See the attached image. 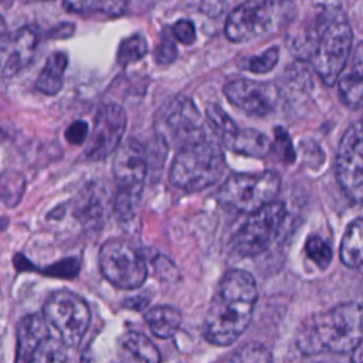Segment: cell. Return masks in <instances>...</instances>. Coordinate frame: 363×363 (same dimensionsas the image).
<instances>
[{"instance_id": "obj_1", "label": "cell", "mask_w": 363, "mask_h": 363, "mask_svg": "<svg viewBox=\"0 0 363 363\" xmlns=\"http://www.w3.org/2000/svg\"><path fill=\"white\" fill-rule=\"evenodd\" d=\"M257 298V282L250 272L228 271L208 305L203 329L204 337L216 346L233 345L248 328Z\"/></svg>"}, {"instance_id": "obj_2", "label": "cell", "mask_w": 363, "mask_h": 363, "mask_svg": "<svg viewBox=\"0 0 363 363\" xmlns=\"http://www.w3.org/2000/svg\"><path fill=\"white\" fill-rule=\"evenodd\" d=\"M306 38V55L326 85H333L343 72L353 43V33L342 7H319Z\"/></svg>"}, {"instance_id": "obj_3", "label": "cell", "mask_w": 363, "mask_h": 363, "mask_svg": "<svg viewBox=\"0 0 363 363\" xmlns=\"http://www.w3.org/2000/svg\"><path fill=\"white\" fill-rule=\"evenodd\" d=\"M363 339V306L347 302L313 315L299 329L296 345L308 354L347 353Z\"/></svg>"}, {"instance_id": "obj_4", "label": "cell", "mask_w": 363, "mask_h": 363, "mask_svg": "<svg viewBox=\"0 0 363 363\" xmlns=\"http://www.w3.org/2000/svg\"><path fill=\"white\" fill-rule=\"evenodd\" d=\"M225 170V159L217 142L199 135L184 142L170 167L173 186L199 191L216 184Z\"/></svg>"}, {"instance_id": "obj_5", "label": "cell", "mask_w": 363, "mask_h": 363, "mask_svg": "<svg viewBox=\"0 0 363 363\" xmlns=\"http://www.w3.org/2000/svg\"><path fill=\"white\" fill-rule=\"evenodd\" d=\"M281 179L275 172L257 174H233L220 187L217 199L221 206L235 213H254L274 201Z\"/></svg>"}, {"instance_id": "obj_6", "label": "cell", "mask_w": 363, "mask_h": 363, "mask_svg": "<svg viewBox=\"0 0 363 363\" xmlns=\"http://www.w3.org/2000/svg\"><path fill=\"white\" fill-rule=\"evenodd\" d=\"M43 315L47 325L55 329L58 339L67 347L78 346L91 323L86 301L67 289L55 291L45 299Z\"/></svg>"}, {"instance_id": "obj_7", "label": "cell", "mask_w": 363, "mask_h": 363, "mask_svg": "<svg viewBox=\"0 0 363 363\" xmlns=\"http://www.w3.org/2000/svg\"><path fill=\"white\" fill-rule=\"evenodd\" d=\"M104 278L121 289H136L147 278V267L140 251L123 238L106 240L98 255Z\"/></svg>"}, {"instance_id": "obj_8", "label": "cell", "mask_w": 363, "mask_h": 363, "mask_svg": "<svg viewBox=\"0 0 363 363\" xmlns=\"http://www.w3.org/2000/svg\"><path fill=\"white\" fill-rule=\"evenodd\" d=\"M281 16L278 0H247L228 14L224 31L230 41H251L275 30Z\"/></svg>"}, {"instance_id": "obj_9", "label": "cell", "mask_w": 363, "mask_h": 363, "mask_svg": "<svg viewBox=\"0 0 363 363\" xmlns=\"http://www.w3.org/2000/svg\"><path fill=\"white\" fill-rule=\"evenodd\" d=\"M285 216L284 203L275 200L251 213L233 237L234 251L242 257H254L264 252L277 238Z\"/></svg>"}, {"instance_id": "obj_10", "label": "cell", "mask_w": 363, "mask_h": 363, "mask_svg": "<svg viewBox=\"0 0 363 363\" xmlns=\"http://www.w3.org/2000/svg\"><path fill=\"white\" fill-rule=\"evenodd\" d=\"M336 177L349 199L363 203V121L343 133L336 153Z\"/></svg>"}, {"instance_id": "obj_11", "label": "cell", "mask_w": 363, "mask_h": 363, "mask_svg": "<svg viewBox=\"0 0 363 363\" xmlns=\"http://www.w3.org/2000/svg\"><path fill=\"white\" fill-rule=\"evenodd\" d=\"M125 129L126 113L121 105L108 104L99 108L85 146L86 157L92 160L108 157L119 147Z\"/></svg>"}, {"instance_id": "obj_12", "label": "cell", "mask_w": 363, "mask_h": 363, "mask_svg": "<svg viewBox=\"0 0 363 363\" xmlns=\"http://www.w3.org/2000/svg\"><path fill=\"white\" fill-rule=\"evenodd\" d=\"M224 94L233 105L254 116L269 115L278 101V91L272 84L245 78L227 82Z\"/></svg>"}, {"instance_id": "obj_13", "label": "cell", "mask_w": 363, "mask_h": 363, "mask_svg": "<svg viewBox=\"0 0 363 363\" xmlns=\"http://www.w3.org/2000/svg\"><path fill=\"white\" fill-rule=\"evenodd\" d=\"M38 35L31 27H21L0 34V69L13 77L24 69L34 58Z\"/></svg>"}, {"instance_id": "obj_14", "label": "cell", "mask_w": 363, "mask_h": 363, "mask_svg": "<svg viewBox=\"0 0 363 363\" xmlns=\"http://www.w3.org/2000/svg\"><path fill=\"white\" fill-rule=\"evenodd\" d=\"M113 177L118 189L143 190V182L147 173V153L142 143L128 139L115 150Z\"/></svg>"}, {"instance_id": "obj_15", "label": "cell", "mask_w": 363, "mask_h": 363, "mask_svg": "<svg viewBox=\"0 0 363 363\" xmlns=\"http://www.w3.org/2000/svg\"><path fill=\"white\" fill-rule=\"evenodd\" d=\"M48 325L40 315L24 316L17 326L16 360L14 363H28L38 346L48 337Z\"/></svg>"}, {"instance_id": "obj_16", "label": "cell", "mask_w": 363, "mask_h": 363, "mask_svg": "<svg viewBox=\"0 0 363 363\" xmlns=\"http://www.w3.org/2000/svg\"><path fill=\"white\" fill-rule=\"evenodd\" d=\"M337 81L342 101L352 108L363 106V43L359 44Z\"/></svg>"}, {"instance_id": "obj_17", "label": "cell", "mask_w": 363, "mask_h": 363, "mask_svg": "<svg viewBox=\"0 0 363 363\" xmlns=\"http://www.w3.org/2000/svg\"><path fill=\"white\" fill-rule=\"evenodd\" d=\"M68 65L65 52H54L48 57L41 74L37 78V91L45 95H57L64 84V72Z\"/></svg>"}, {"instance_id": "obj_18", "label": "cell", "mask_w": 363, "mask_h": 363, "mask_svg": "<svg viewBox=\"0 0 363 363\" xmlns=\"http://www.w3.org/2000/svg\"><path fill=\"white\" fill-rule=\"evenodd\" d=\"M145 320L152 333L160 339L172 337L182 325V313L179 309L169 305L150 308L145 313Z\"/></svg>"}, {"instance_id": "obj_19", "label": "cell", "mask_w": 363, "mask_h": 363, "mask_svg": "<svg viewBox=\"0 0 363 363\" xmlns=\"http://www.w3.org/2000/svg\"><path fill=\"white\" fill-rule=\"evenodd\" d=\"M199 115L194 108V105L187 99L176 101L173 106H170L167 115H166V125L170 128L172 133H176V136L180 135H187V140L190 139L189 135H194V130L197 129L199 125Z\"/></svg>"}, {"instance_id": "obj_20", "label": "cell", "mask_w": 363, "mask_h": 363, "mask_svg": "<svg viewBox=\"0 0 363 363\" xmlns=\"http://www.w3.org/2000/svg\"><path fill=\"white\" fill-rule=\"evenodd\" d=\"M339 254L346 267H363V218H356L347 225L340 242Z\"/></svg>"}, {"instance_id": "obj_21", "label": "cell", "mask_w": 363, "mask_h": 363, "mask_svg": "<svg viewBox=\"0 0 363 363\" xmlns=\"http://www.w3.org/2000/svg\"><path fill=\"white\" fill-rule=\"evenodd\" d=\"M122 349L139 363H160L162 356L156 345L143 333L129 330L119 339Z\"/></svg>"}, {"instance_id": "obj_22", "label": "cell", "mask_w": 363, "mask_h": 363, "mask_svg": "<svg viewBox=\"0 0 363 363\" xmlns=\"http://www.w3.org/2000/svg\"><path fill=\"white\" fill-rule=\"evenodd\" d=\"M64 9L77 14L101 13L109 17H118L126 11L128 0H64Z\"/></svg>"}, {"instance_id": "obj_23", "label": "cell", "mask_w": 363, "mask_h": 363, "mask_svg": "<svg viewBox=\"0 0 363 363\" xmlns=\"http://www.w3.org/2000/svg\"><path fill=\"white\" fill-rule=\"evenodd\" d=\"M225 146L235 153L261 157L268 150V139L258 130L238 129L237 135Z\"/></svg>"}, {"instance_id": "obj_24", "label": "cell", "mask_w": 363, "mask_h": 363, "mask_svg": "<svg viewBox=\"0 0 363 363\" xmlns=\"http://www.w3.org/2000/svg\"><path fill=\"white\" fill-rule=\"evenodd\" d=\"M206 115H207L210 128L220 138L221 143L225 146L237 135L240 128L218 105H208L206 109Z\"/></svg>"}, {"instance_id": "obj_25", "label": "cell", "mask_w": 363, "mask_h": 363, "mask_svg": "<svg viewBox=\"0 0 363 363\" xmlns=\"http://www.w3.org/2000/svg\"><path fill=\"white\" fill-rule=\"evenodd\" d=\"M65 347L60 339L48 336L34 352L28 363H67Z\"/></svg>"}, {"instance_id": "obj_26", "label": "cell", "mask_w": 363, "mask_h": 363, "mask_svg": "<svg viewBox=\"0 0 363 363\" xmlns=\"http://www.w3.org/2000/svg\"><path fill=\"white\" fill-rule=\"evenodd\" d=\"M142 197V190L118 189L113 200V211L121 221H129L135 217Z\"/></svg>"}, {"instance_id": "obj_27", "label": "cell", "mask_w": 363, "mask_h": 363, "mask_svg": "<svg viewBox=\"0 0 363 363\" xmlns=\"http://www.w3.org/2000/svg\"><path fill=\"white\" fill-rule=\"evenodd\" d=\"M146 52H147V43L145 37L140 34H133L130 37H126L121 43L118 48L116 60L121 65H128L143 58Z\"/></svg>"}, {"instance_id": "obj_28", "label": "cell", "mask_w": 363, "mask_h": 363, "mask_svg": "<svg viewBox=\"0 0 363 363\" xmlns=\"http://www.w3.org/2000/svg\"><path fill=\"white\" fill-rule=\"evenodd\" d=\"M24 191V177L16 172L0 174V200L6 206H16Z\"/></svg>"}, {"instance_id": "obj_29", "label": "cell", "mask_w": 363, "mask_h": 363, "mask_svg": "<svg viewBox=\"0 0 363 363\" xmlns=\"http://www.w3.org/2000/svg\"><path fill=\"white\" fill-rule=\"evenodd\" d=\"M228 363H272V357L264 345L252 342L238 349Z\"/></svg>"}, {"instance_id": "obj_30", "label": "cell", "mask_w": 363, "mask_h": 363, "mask_svg": "<svg viewBox=\"0 0 363 363\" xmlns=\"http://www.w3.org/2000/svg\"><path fill=\"white\" fill-rule=\"evenodd\" d=\"M305 252L311 261H313L319 268L325 269L332 261V250L330 247L318 235H312L306 240Z\"/></svg>"}, {"instance_id": "obj_31", "label": "cell", "mask_w": 363, "mask_h": 363, "mask_svg": "<svg viewBox=\"0 0 363 363\" xmlns=\"http://www.w3.org/2000/svg\"><path fill=\"white\" fill-rule=\"evenodd\" d=\"M278 58H279L278 47H271V48L265 50L262 54L245 60L244 68L251 72H255V74H264V72L271 71L277 65Z\"/></svg>"}, {"instance_id": "obj_32", "label": "cell", "mask_w": 363, "mask_h": 363, "mask_svg": "<svg viewBox=\"0 0 363 363\" xmlns=\"http://www.w3.org/2000/svg\"><path fill=\"white\" fill-rule=\"evenodd\" d=\"M172 31L174 38L183 44H191L196 40V28L190 20H179Z\"/></svg>"}, {"instance_id": "obj_33", "label": "cell", "mask_w": 363, "mask_h": 363, "mask_svg": "<svg viewBox=\"0 0 363 363\" xmlns=\"http://www.w3.org/2000/svg\"><path fill=\"white\" fill-rule=\"evenodd\" d=\"M88 123L84 121L72 122L65 130V139L71 145H81L88 136Z\"/></svg>"}, {"instance_id": "obj_34", "label": "cell", "mask_w": 363, "mask_h": 363, "mask_svg": "<svg viewBox=\"0 0 363 363\" xmlns=\"http://www.w3.org/2000/svg\"><path fill=\"white\" fill-rule=\"evenodd\" d=\"M176 55H177V48L174 43L167 35L163 37L160 45L156 50V61L159 64H169L176 58Z\"/></svg>"}, {"instance_id": "obj_35", "label": "cell", "mask_w": 363, "mask_h": 363, "mask_svg": "<svg viewBox=\"0 0 363 363\" xmlns=\"http://www.w3.org/2000/svg\"><path fill=\"white\" fill-rule=\"evenodd\" d=\"M275 138H277V142L285 147L284 149L285 150V162H292L295 155H294V149H292V145H291V139L286 135V132L282 128H277L275 129Z\"/></svg>"}, {"instance_id": "obj_36", "label": "cell", "mask_w": 363, "mask_h": 363, "mask_svg": "<svg viewBox=\"0 0 363 363\" xmlns=\"http://www.w3.org/2000/svg\"><path fill=\"white\" fill-rule=\"evenodd\" d=\"M352 363H363V339L352 352Z\"/></svg>"}, {"instance_id": "obj_37", "label": "cell", "mask_w": 363, "mask_h": 363, "mask_svg": "<svg viewBox=\"0 0 363 363\" xmlns=\"http://www.w3.org/2000/svg\"><path fill=\"white\" fill-rule=\"evenodd\" d=\"M316 7H342V0H313Z\"/></svg>"}, {"instance_id": "obj_38", "label": "cell", "mask_w": 363, "mask_h": 363, "mask_svg": "<svg viewBox=\"0 0 363 363\" xmlns=\"http://www.w3.org/2000/svg\"><path fill=\"white\" fill-rule=\"evenodd\" d=\"M4 138H6V133H4V132H3V129L0 128V140H3Z\"/></svg>"}, {"instance_id": "obj_39", "label": "cell", "mask_w": 363, "mask_h": 363, "mask_svg": "<svg viewBox=\"0 0 363 363\" xmlns=\"http://www.w3.org/2000/svg\"><path fill=\"white\" fill-rule=\"evenodd\" d=\"M41 1H44V0H41Z\"/></svg>"}]
</instances>
